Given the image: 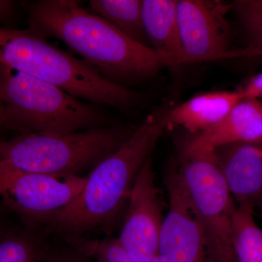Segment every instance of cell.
I'll list each match as a JSON object with an SVG mask.
<instances>
[{
  "instance_id": "cell-1",
  "label": "cell",
  "mask_w": 262,
  "mask_h": 262,
  "mask_svg": "<svg viewBox=\"0 0 262 262\" xmlns=\"http://www.w3.org/2000/svg\"><path fill=\"white\" fill-rule=\"evenodd\" d=\"M25 10L29 29L64 42L115 83L126 87L149 80L166 67L152 48L134 42L75 0H39L26 5Z\"/></svg>"
},
{
  "instance_id": "cell-2",
  "label": "cell",
  "mask_w": 262,
  "mask_h": 262,
  "mask_svg": "<svg viewBox=\"0 0 262 262\" xmlns=\"http://www.w3.org/2000/svg\"><path fill=\"white\" fill-rule=\"evenodd\" d=\"M173 108L171 103L165 102L147 115L115 152L91 170L75 201L41 221L46 230L67 239L80 238L91 229L113 222L128 203L141 169L168 129Z\"/></svg>"
},
{
  "instance_id": "cell-3",
  "label": "cell",
  "mask_w": 262,
  "mask_h": 262,
  "mask_svg": "<svg viewBox=\"0 0 262 262\" xmlns=\"http://www.w3.org/2000/svg\"><path fill=\"white\" fill-rule=\"evenodd\" d=\"M0 123L21 134L59 136L105 127L101 110L0 61Z\"/></svg>"
},
{
  "instance_id": "cell-4",
  "label": "cell",
  "mask_w": 262,
  "mask_h": 262,
  "mask_svg": "<svg viewBox=\"0 0 262 262\" xmlns=\"http://www.w3.org/2000/svg\"><path fill=\"white\" fill-rule=\"evenodd\" d=\"M0 61L54 84L79 99L126 112L137 103L136 91L111 82L93 66L52 46L27 29L2 27Z\"/></svg>"
},
{
  "instance_id": "cell-5",
  "label": "cell",
  "mask_w": 262,
  "mask_h": 262,
  "mask_svg": "<svg viewBox=\"0 0 262 262\" xmlns=\"http://www.w3.org/2000/svg\"><path fill=\"white\" fill-rule=\"evenodd\" d=\"M136 127L106 126L59 136L21 134L0 144V160L24 171L65 179L93 170L117 151Z\"/></svg>"
},
{
  "instance_id": "cell-6",
  "label": "cell",
  "mask_w": 262,
  "mask_h": 262,
  "mask_svg": "<svg viewBox=\"0 0 262 262\" xmlns=\"http://www.w3.org/2000/svg\"><path fill=\"white\" fill-rule=\"evenodd\" d=\"M177 177L206 230L214 262L233 261L232 221L237 205L229 192L214 151L183 145Z\"/></svg>"
},
{
  "instance_id": "cell-7",
  "label": "cell",
  "mask_w": 262,
  "mask_h": 262,
  "mask_svg": "<svg viewBox=\"0 0 262 262\" xmlns=\"http://www.w3.org/2000/svg\"><path fill=\"white\" fill-rule=\"evenodd\" d=\"M87 181L88 177L81 176H71L61 181L51 176L24 171L0 160L3 201L10 209L35 224L75 201Z\"/></svg>"
},
{
  "instance_id": "cell-8",
  "label": "cell",
  "mask_w": 262,
  "mask_h": 262,
  "mask_svg": "<svg viewBox=\"0 0 262 262\" xmlns=\"http://www.w3.org/2000/svg\"><path fill=\"white\" fill-rule=\"evenodd\" d=\"M169 208L160 234L162 262H213L206 230L181 185L175 166L165 177Z\"/></svg>"
},
{
  "instance_id": "cell-9",
  "label": "cell",
  "mask_w": 262,
  "mask_h": 262,
  "mask_svg": "<svg viewBox=\"0 0 262 262\" xmlns=\"http://www.w3.org/2000/svg\"><path fill=\"white\" fill-rule=\"evenodd\" d=\"M163 220V207L159 189L155 185L151 155L134 183L125 222L118 237L133 261L148 262L158 254Z\"/></svg>"
},
{
  "instance_id": "cell-10",
  "label": "cell",
  "mask_w": 262,
  "mask_h": 262,
  "mask_svg": "<svg viewBox=\"0 0 262 262\" xmlns=\"http://www.w3.org/2000/svg\"><path fill=\"white\" fill-rule=\"evenodd\" d=\"M233 4L220 1L180 0L177 14L186 63L225 56L231 44L226 14Z\"/></svg>"
},
{
  "instance_id": "cell-11",
  "label": "cell",
  "mask_w": 262,
  "mask_h": 262,
  "mask_svg": "<svg viewBox=\"0 0 262 262\" xmlns=\"http://www.w3.org/2000/svg\"><path fill=\"white\" fill-rule=\"evenodd\" d=\"M214 151L237 206L257 208L262 214V146L238 143Z\"/></svg>"
},
{
  "instance_id": "cell-12",
  "label": "cell",
  "mask_w": 262,
  "mask_h": 262,
  "mask_svg": "<svg viewBox=\"0 0 262 262\" xmlns=\"http://www.w3.org/2000/svg\"><path fill=\"white\" fill-rule=\"evenodd\" d=\"M262 146V101L243 98L218 124L185 143L190 149L214 151L231 144Z\"/></svg>"
},
{
  "instance_id": "cell-13",
  "label": "cell",
  "mask_w": 262,
  "mask_h": 262,
  "mask_svg": "<svg viewBox=\"0 0 262 262\" xmlns=\"http://www.w3.org/2000/svg\"><path fill=\"white\" fill-rule=\"evenodd\" d=\"M177 5L176 0L143 1V20L148 42L163 58L166 67L186 63Z\"/></svg>"
},
{
  "instance_id": "cell-14",
  "label": "cell",
  "mask_w": 262,
  "mask_h": 262,
  "mask_svg": "<svg viewBox=\"0 0 262 262\" xmlns=\"http://www.w3.org/2000/svg\"><path fill=\"white\" fill-rule=\"evenodd\" d=\"M243 98L238 91L194 96L173 106L169 116L168 129L182 127L193 136L201 134L223 120Z\"/></svg>"
},
{
  "instance_id": "cell-15",
  "label": "cell",
  "mask_w": 262,
  "mask_h": 262,
  "mask_svg": "<svg viewBox=\"0 0 262 262\" xmlns=\"http://www.w3.org/2000/svg\"><path fill=\"white\" fill-rule=\"evenodd\" d=\"M91 9L134 42L149 47L140 0H91Z\"/></svg>"
},
{
  "instance_id": "cell-16",
  "label": "cell",
  "mask_w": 262,
  "mask_h": 262,
  "mask_svg": "<svg viewBox=\"0 0 262 262\" xmlns=\"http://www.w3.org/2000/svg\"><path fill=\"white\" fill-rule=\"evenodd\" d=\"M254 208L237 206L232 221V262H262V229L254 220Z\"/></svg>"
},
{
  "instance_id": "cell-17",
  "label": "cell",
  "mask_w": 262,
  "mask_h": 262,
  "mask_svg": "<svg viewBox=\"0 0 262 262\" xmlns=\"http://www.w3.org/2000/svg\"><path fill=\"white\" fill-rule=\"evenodd\" d=\"M233 9L242 24L250 50L262 52V0H239Z\"/></svg>"
},
{
  "instance_id": "cell-18",
  "label": "cell",
  "mask_w": 262,
  "mask_h": 262,
  "mask_svg": "<svg viewBox=\"0 0 262 262\" xmlns=\"http://www.w3.org/2000/svg\"><path fill=\"white\" fill-rule=\"evenodd\" d=\"M42 254L27 237L8 236L0 244V262H39Z\"/></svg>"
},
{
  "instance_id": "cell-19",
  "label": "cell",
  "mask_w": 262,
  "mask_h": 262,
  "mask_svg": "<svg viewBox=\"0 0 262 262\" xmlns=\"http://www.w3.org/2000/svg\"><path fill=\"white\" fill-rule=\"evenodd\" d=\"M244 98L259 99L262 98V72L253 76L237 90Z\"/></svg>"
},
{
  "instance_id": "cell-20",
  "label": "cell",
  "mask_w": 262,
  "mask_h": 262,
  "mask_svg": "<svg viewBox=\"0 0 262 262\" xmlns=\"http://www.w3.org/2000/svg\"><path fill=\"white\" fill-rule=\"evenodd\" d=\"M80 253V255L62 254L58 255L53 257H48L44 260L42 258L43 262H97L93 258L85 256Z\"/></svg>"
}]
</instances>
